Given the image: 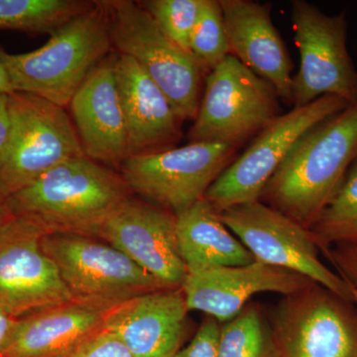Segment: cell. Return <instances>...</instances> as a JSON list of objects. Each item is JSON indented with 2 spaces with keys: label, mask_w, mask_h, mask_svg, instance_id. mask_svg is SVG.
Wrapping results in <instances>:
<instances>
[{
  "label": "cell",
  "mask_w": 357,
  "mask_h": 357,
  "mask_svg": "<svg viewBox=\"0 0 357 357\" xmlns=\"http://www.w3.org/2000/svg\"><path fill=\"white\" fill-rule=\"evenodd\" d=\"M105 310L77 302L20 319L10 344L0 357H59L103 328Z\"/></svg>",
  "instance_id": "obj_20"
},
{
  "label": "cell",
  "mask_w": 357,
  "mask_h": 357,
  "mask_svg": "<svg viewBox=\"0 0 357 357\" xmlns=\"http://www.w3.org/2000/svg\"><path fill=\"white\" fill-rule=\"evenodd\" d=\"M41 244L75 302L109 311L137 296L168 289L98 237L46 232Z\"/></svg>",
  "instance_id": "obj_5"
},
{
  "label": "cell",
  "mask_w": 357,
  "mask_h": 357,
  "mask_svg": "<svg viewBox=\"0 0 357 357\" xmlns=\"http://www.w3.org/2000/svg\"><path fill=\"white\" fill-rule=\"evenodd\" d=\"M115 56L110 54L89 75L68 107L84 155L112 170H121L130 151L115 77Z\"/></svg>",
  "instance_id": "obj_15"
},
{
  "label": "cell",
  "mask_w": 357,
  "mask_h": 357,
  "mask_svg": "<svg viewBox=\"0 0 357 357\" xmlns=\"http://www.w3.org/2000/svg\"><path fill=\"white\" fill-rule=\"evenodd\" d=\"M349 105L335 96H324L281 114L257 134L250 146L223 171L204 199L218 213L234 206L260 201L267 183L297 141Z\"/></svg>",
  "instance_id": "obj_11"
},
{
  "label": "cell",
  "mask_w": 357,
  "mask_h": 357,
  "mask_svg": "<svg viewBox=\"0 0 357 357\" xmlns=\"http://www.w3.org/2000/svg\"><path fill=\"white\" fill-rule=\"evenodd\" d=\"M230 54L271 84L282 102L292 105L293 62L272 20V4L220 0Z\"/></svg>",
  "instance_id": "obj_18"
},
{
  "label": "cell",
  "mask_w": 357,
  "mask_h": 357,
  "mask_svg": "<svg viewBox=\"0 0 357 357\" xmlns=\"http://www.w3.org/2000/svg\"><path fill=\"white\" fill-rule=\"evenodd\" d=\"M218 357H274L269 325L257 305H246L220 325Z\"/></svg>",
  "instance_id": "obj_24"
},
{
  "label": "cell",
  "mask_w": 357,
  "mask_h": 357,
  "mask_svg": "<svg viewBox=\"0 0 357 357\" xmlns=\"http://www.w3.org/2000/svg\"><path fill=\"white\" fill-rule=\"evenodd\" d=\"M236 146L189 142L181 147L130 156L121 175L131 192L177 215L204 199L236 158Z\"/></svg>",
  "instance_id": "obj_9"
},
{
  "label": "cell",
  "mask_w": 357,
  "mask_h": 357,
  "mask_svg": "<svg viewBox=\"0 0 357 357\" xmlns=\"http://www.w3.org/2000/svg\"><path fill=\"white\" fill-rule=\"evenodd\" d=\"M189 312L182 288L143 294L105 312L103 328L117 335L133 357H175Z\"/></svg>",
  "instance_id": "obj_17"
},
{
  "label": "cell",
  "mask_w": 357,
  "mask_h": 357,
  "mask_svg": "<svg viewBox=\"0 0 357 357\" xmlns=\"http://www.w3.org/2000/svg\"><path fill=\"white\" fill-rule=\"evenodd\" d=\"M50 36L43 46L27 53L0 48V61L14 91L67 109L89 75L114 51L103 1H96Z\"/></svg>",
  "instance_id": "obj_3"
},
{
  "label": "cell",
  "mask_w": 357,
  "mask_h": 357,
  "mask_svg": "<svg viewBox=\"0 0 357 357\" xmlns=\"http://www.w3.org/2000/svg\"><path fill=\"white\" fill-rule=\"evenodd\" d=\"M114 70L130 156L173 147L182 136L183 121L165 93L128 56L116 54Z\"/></svg>",
  "instance_id": "obj_19"
},
{
  "label": "cell",
  "mask_w": 357,
  "mask_h": 357,
  "mask_svg": "<svg viewBox=\"0 0 357 357\" xmlns=\"http://www.w3.org/2000/svg\"><path fill=\"white\" fill-rule=\"evenodd\" d=\"M131 194L121 173L83 155L54 167L4 202L13 217L31 220L45 232L96 236Z\"/></svg>",
  "instance_id": "obj_2"
},
{
  "label": "cell",
  "mask_w": 357,
  "mask_h": 357,
  "mask_svg": "<svg viewBox=\"0 0 357 357\" xmlns=\"http://www.w3.org/2000/svg\"><path fill=\"white\" fill-rule=\"evenodd\" d=\"M43 229L11 215L0 227V309L22 318L75 302L42 248Z\"/></svg>",
  "instance_id": "obj_13"
},
{
  "label": "cell",
  "mask_w": 357,
  "mask_h": 357,
  "mask_svg": "<svg viewBox=\"0 0 357 357\" xmlns=\"http://www.w3.org/2000/svg\"><path fill=\"white\" fill-rule=\"evenodd\" d=\"M323 253L349 287L357 291V244H337Z\"/></svg>",
  "instance_id": "obj_29"
},
{
  "label": "cell",
  "mask_w": 357,
  "mask_h": 357,
  "mask_svg": "<svg viewBox=\"0 0 357 357\" xmlns=\"http://www.w3.org/2000/svg\"><path fill=\"white\" fill-rule=\"evenodd\" d=\"M59 357H133L121 338L105 328Z\"/></svg>",
  "instance_id": "obj_27"
},
{
  "label": "cell",
  "mask_w": 357,
  "mask_h": 357,
  "mask_svg": "<svg viewBox=\"0 0 357 357\" xmlns=\"http://www.w3.org/2000/svg\"><path fill=\"white\" fill-rule=\"evenodd\" d=\"M190 52L204 74H208L231 55L220 0H204L192 33Z\"/></svg>",
  "instance_id": "obj_25"
},
{
  "label": "cell",
  "mask_w": 357,
  "mask_h": 357,
  "mask_svg": "<svg viewBox=\"0 0 357 357\" xmlns=\"http://www.w3.org/2000/svg\"><path fill=\"white\" fill-rule=\"evenodd\" d=\"M103 4L114 51L142 68L183 121H194L204 72L192 54L166 37L138 1L107 0Z\"/></svg>",
  "instance_id": "obj_4"
},
{
  "label": "cell",
  "mask_w": 357,
  "mask_h": 357,
  "mask_svg": "<svg viewBox=\"0 0 357 357\" xmlns=\"http://www.w3.org/2000/svg\"><path fill=\"white\" fill-rule=\"evenodd\" d=\"M309 230L321 252L337 244H357V159Z\"/></svg>",
  "instance_id": "obj_23"
},
{
  "label": "cell",
  "mask_w": 357,
  "mask_h": 357,
  "mask_svg": "<svg viewBox=\"0 0 357 357\" xmlns=\"http://www.w3.org/2000/svg\"><path fill=\"white\" fill-rule=\"evenodd\" d=\"M96 1L86 0H0V30L51 34Z\"/></svg>",
  "instance_id": "obj_22"
},
{
  "label": "cell",
  "mask_w": 357,
  "mask_h": 357,
  "mask_svg": "<svg viewBox=\"0 0 357 357\" xmlns=\"http://www.w3.org/2000/svg\"><path fill=\"white\" fill-rule=\"evenodd\" d=\"M312 282L290 270L255 260L243 266L220 267L188 274L182 290L189 311L203 312L222 324L243 311L256 294L291 295Z\"/></svg>",
  "instance_id": "obj_16"
},
{
  "label": "cell",
  "mask_w": 357,
  "mask_h": 357,
  "mask_svg": "<svg viewBox=\"0 0 357 357\" xmlns=\"http://www.w3.org/2000/svg\"><path fill=\"white\" fill-rule=\"evenodd\" d=\"M162 33L183 50L190 52L192 33L204 0H145L138 1Z\"/></svg>",
  "instance_id": "obj_26"
},
{
  "label": "cell",
  "mask_w": 357,
  "mask_h": 357,
  "mask_svg": "<svg viewBox=\"0 0 357 357\" xmlns=\"http://www.w3.org/2000/svg\"><path fill=\"white\" fill-rule=\"evenodd\" d=\"M220 328L217 319L206 317L190 344L175 357H218Z\"/></svg>",
  "instance_id": "obj_28"
},
{
  "label": "cell",
  "mask_w": 357,
  "mask_h": 357,
  "mask_svg": "<svg viewBox=\"0 0 357 357\" xmlns=\"http://www.w3.org/2000/svg\"><path fill=\"white\" fill-rule=\"evenodd\" d=\"M13 93H14V89L10 77H9L3 63L0 61V95H11Z\"/></svg>",
  "instance_id": "obj_32"
},
{
  "label": "cell",
  "mask_w": 357,
  "mask_h": 357,
  "mask_svg": "<svg viewBox=\"0 0 357 357\" xmlns=\"http://www.w3.org/2000/svg\"><path fill=\"white\" fill-rule=\"evenodd\" d=\"M20 319L0 309V354L10 344L17 330Z\"/></svg>",
  "instance_id": "obj_31"
},
{
  "label": "cell",
  "mask_w": 357,
  "mask_h": 357,
  "mask_svg": "<svg viewBox=\"0 0 357 357\" xmlns=\"http://www.w3.org/2000/svg\"><path fill=\"white\" fill-rule=\"evenodd\" d=\"M11 217L8 210H7L6 202L0 198V227Z\"/></svg>",
  "instance_id": "obj_33"
},
{
  "label": "cell",
  "mask_w": 357,
  "mask_h": 357,
  "mask_svg": "<svg viewBox=\"0 0 357 357\" xmlns=\"http://www.w3.org/2000/svg\"><path fill=\"white\" fill-rule=\"evenodd\" d=\"M274 357H357V305L312 282L282 296L269 323Z\"/></svg>",
  "instance_id": "obj_8"
},
{
  "label": "cell",
  "mask_w": 357,
  "mask_h": 357,
  "mask_svg": "<svg viewBox=\"0 0 357 357\" xmlns=\"http://www.w3.org/2000/svg\"><path fill=\"white\" fill-rule=\"evenodd\" d=\"M291 17L300 55L292 107H305L324 96L356 102L357 70L347 49L345 13L328 15L306 0H294Z\"/></svg>",
  "instance_id": "obj_10"
},
{
  "label": "cell",
  "mask_w": 357,
  "mask_h": 357,
  "mask_svg": "<svg viewBox=\"0 0 357 357\" xmlns=\"http://www.w3.org/2000/svg\"><path fill=\"white\" fill-rule=\"evenodd\" d=\"M220 217L256 261L303 275L354 302L349 284L321 261L310 230L292 218L261 201L227 208Z\"/></svg>",
  "instance_id": "obj_12"
},
{
  "label": "cell",
  "mask_w": 357,
  "mask_h": 357,
  "mask_svg": "<svg viewBox=\"0 0 357 357\" xmlns=\"http://www.w3.org/2000/svg\"><path fill=\"white\" fill-rule=\"evenodd\" d=\"M206 76L190 142L238 147L280 116L281 100L273 86L234 56H227Z\"/></svg>",
  "instance_id": "obj_7"
},
{
  "label": "cell",
  "mask_w": 357,
  "mask_h": 357,
  "mask_svg": "<svg viewBox=\"0 0 357 357\" xmlns=\"http://www.w3.org/2000/svg\"><path fill=\"white\" fill-rule=\"evenodd\" d=\"M96 237L167 288H182L188 271L178 249L176 215L170 211L130 197L105 218Z\"/></svg>",
  "instance_id": "obj_14"
},
{
  "label": "cell",
  "mask_w": 357,
  "mask_h": 357,
  "mask_svg": "<svg viewBox=\"0 0 357 357\" xmlns=\"http://www.w3.org/2000/svg\"><path fill=\"white\" fill-rule=\"evenodd\" d=\"M178 249L188 274L243 266L255 257L220 220L210 202L199 199L176 215Z\"/></svg>",
  "instance_id": "obj_21"
},
{
  "label": "cell",
  "mask_w": 357,
  "mask_h": 357,
  "mask_svg": "<svg viewBox=\"0 0 357 357\" xmlns=\"http://www.w3.org/2000/svg\"><path fill=\"white\" fill-rule=\"evenodd\" d=\"M11 133L0 160V198L6 199L74 157L84 155L64 107L31 93L9 95Z\"/></svg>",
  "instance_id": "obj_6"
},
{
  "label": "cell",
  "mask_w": 357,
  "mask_h": 357,
  "mask_svg": "<svg viewBox=\"0 0 357 357\" xmlns=\"http://www.w3.org/2000/svg\"><path fill=\"white\" fill-rule=\"evenodd\" d=\"M357 159V100L297 141L260 201L310 229Z\"/></svg>",
  "instance_id": "obj_1"
},
{
  "label": "cell",
  "mask_w": 357,
  "mask_h": 357,
  "mask_svg": "<svg viewBox=\"0 0 357 357\" xmlns=\"http://www.w3.org/2000/svg\"><path fill=\"white\" fill-rule=\"evenodd\" d=\"M11 133L9 95H0V160L6 152Z\"/></svg>",
  "instance_id": "obj_30"
},
{
  "label": "cell",
  "mask_w": 357,
  "mask_h": 357,
  "mask_svg": "<svg viewBox=\"0 0 357 357\" xmlns=\"http://www.w3.org/2000/svg\"><path fill=\"white\" fill-rule=\"evenodd\" d=\"M351 291H352V294H354V302H356V304L357 305V291L352 290V289H351Z\"/></svg>",
  "instance_id": "obj_34"
}]
</instances>
